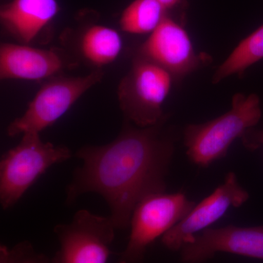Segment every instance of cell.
I'll return each instance as SVG.
<instances>
[{"label": "cell", "instance_id": "cell-9", "mask_svg": "<svg viewBox=\"0 0 263 263\" xmlns=\"http://www.w3.org/2000/svg\"><path fill=\"white\" fill-rule=\"evenodd\" d=\"M249 197L248 192L240 186L236 175L230 172L222 184L162 237V245L169 250H179L193 240L197 232L207 229L219 220L230 208L241 206Z\"/></svg>", "mask_w": 263, "mask_h": 263}, {"label": "cell", "instance_id": "cell-17", "mask_svg": "<svg viewBox=\"0 0 263 263\" xmlns=\"http://www.w3.org/2000/svg\"><path fill=\"white\" fill-rule=\"evenodd\" d=\"M243 146L250 151H254L263 147V129H255L254 128L246 132L242 136Z\"/></svg>", "mask_w": 263, "mask_h": 263}, {"label": "cell", "instance_id": "cell-15", "mask_svg": "<svg viewBox=\"0 0 263 263\" xmlns=\"http://www.w3.org/2000/svg\"><path fill=\"white\" fill-rule=\"evenodd\" d=\"M166 10L157 0H134L121 15V28L130 34H152L165 19Z\"/></svg>", "mask_w": 263, "mask_h": 263}, {"label": "cell", "instance_id": "cell-1", "mask_svg": "<svg viewBox=\"0 0 263 263\" xmlns=\"http://www.w3.org/2000/svg\"><path fill=\"white\" fill-rule=\"evenodd\" d=\"M165 122L139 127L126 120L113 141L77 151L82 164L66 188L65 203L71 205L85 194H98L106 202L117 230L129 228L137 205L148 195L165 192L174 152Z\"/></svg>", "mask_w": 263, "mask_h": 263}, {"label": "cell", "instance_id": "cell-16", "mask_svg": "<svg viewBox=\"0 0 263 263\" xmlns=\"http://www.w3.org/2000/svg\"><path fill=\"white\" fill-rule=\"evenodd\" d=\"M0 263H53L52 259L37 252L27 240L20 242L9 249L0 247Z\"/></svg>", "mask_w": 263, "mask_h": 263}, {"label": "cell", "instance_id": "cell-18", "mask_svg": "<svg viewBox=\"0 0 263 263\" xmlns=\"http://www.w3.org/2000/svg\"><path fill=\"white\" fill-rule=\"evenodd\" d=\"M166 9L174 8L181 3V0H157Z\"/></svg>", "mask_w": 263, "mask_h": 263}, {"label": "cell", "instance_id": "cell-12", "mask_svg": "<svg viewBox=\"0 0 263 263\" xmlns=\"http://www.w3.org/2000/svg\"><path fill=\"white\" fill-rule=\"evenodd\" d=\"M57 0H12L0 11L2 24L23 44L33 41L58 13Z\"/></svg>", "mask_w": 263, "mask_h": 263}, {"label": "cell", "instance_id": "cell-5", "mask_svg": "<svg viewBox=\"0 0 263 263\" xmlns=\"http://www.w3.org/2000/svg\"><path fill=\"white\" fill-rule=\"evenodd\" d=\"M195 206L185 194H152L137 205L132 215L130 235L117 263H143L147 249L159 237L187 215Z\"/></svg>", "mask_w": 263, "mask_h": 263}, {"label": "cell", "instance_id": "cell-4", "mask_svg": "<svg viewBox=\"0 0 263 263\" xmlns=\"http://www.w3.org/2000/svg\"><path fill=\"white\" fill-rule=\"evenodd\" d=\"M174 79L160 66L137 55L118 88L119 106L126 120L139 127L165 122L162 107Z\"/></svg>", "mask_w": 263, "mask_h": 263}, {"label": "cell", "instance_id": "cell-10", "mask_svg": "<svg viewBox=\"0 0 263 263\" xmlns=\"http://www.w3.org/2000/svg\"><path fill=\"white\" fill-rule=\"evenodd\" d=\"M181 250L183 263H203L218 252L263 259V226L207 228Z\"/></svg>", "mask_w": 263, "mask_h": 263}, {"label": "cell", "instance_id": "cell-13", "mask_svg": "<svg viewBox=\"0 0 263 263\" xmlns=\"http://www.w3.org/2000/svg\"><path fill=\"white\" fill-rule=\"evenodd\" d=\"M122 49V37L117 30L110 27L91 26L81 37V53L96 67H103L115 61Z\"/></svg>", "mask_w": 263, "mask_h": 263}, {"label": "cell", "instance_id": "cell-11", "mask_svg": "<svg viewBox=\"0 0 263 263\" xmlns=\"http://www.w3.org/2000/svg\"><path fill=\"white\" fill-rule=\"evenodd\" d=\"M63 67L61 56L53 50L15 43H3L0 47L2 80L41 81L57 75Z\"/></svg>", "mask_w": 263, "mask_h": 263}, {"label": "cell", "instance_id": "cell-3", "mask_svg": "<svg viewBox=\"0 0 263 263\" xmlns=\"http://www.w3.org/2000/svg\"><path fill=\"white\" fill-rule=\"evenodd\" d=\"M68 147L44 142L40 133H27L22 141L2 156L0 160V204L11 209L37 179L54 164L70 160Z\"/></svg>", "mask_w": 263, "mask_h": 263}, {"label": "cell", "instance_id": "cell-7", "mask_svg": "<svg viewBox=\"0 0 263 263\" xmlns=\"http://www.w3.org/2000/svg\"><path fill=\"white\" fill-rule=\"evenodd\" d=\"M116 230L110 216H100L81 209L70 222L57 224L53 228L60 248L52 262L107 263Z\"/></svg>", "mask_w": 263, "mask_h": 263}, {"label": "cell", "instance_id": "cell-2", "mask_svg": "<svg viewBox=\"0 0 263 263\" xmlns=\"http://www.w3.org/2000/svg\"><path fill=\"white\" fill-rule=\"evenodd\" d=\"M262 117L260 100L256 94H235L229 111L209 122L185 128L186 155L193 163L208 167L224 158L232 143L257 125Z\"/></svg>", "mask_w": 263, "mask_h": 263}, {"label": "cell", "instance_id": "cell-8", "mask_svg": "<svg viewBox=\"0 0 263 263\" xmlns=\"http://www.w3.org/2000/svg\"><path fill=\"white\" fill-rule=\"evenodd\" d=\"M138 55L157 64L179 80L208 65L211 57L197 53L186 29L166 17L139 48Z\"/></svg>", "mask_w": 263, "mask_h": 263}, {"label": "cell", "instance_id": "cell-14", "mask_svg": "<svg viewBox=\"0 0 263 263\" xmlns=\"http://www.w3.org/2000/svg\"><path fill=\"white\" fill-rule=\"evenodd\" d=\"M263 60V24L240 41L226 61L216 70L213 76L216 84L233 75L242 76L245 71Z\"/></svg>", "mask_w": 263, "mask_h": 263}, {"label": "cell", "instance_id": "cell-6", "mask_svg": "<svg viewBox=\"0 0 263 263\" xmlns=\"http://www.w3.org/2000/svg\"><path fill=\"white\" fill-rule=\"evenodd\" d=\"M103 76V70H96L84 76L52 78L37 91L23 115L10 123L7 135L40 133L51 127Z\"/></svg>", "mask_w": 263, "mask_h": 263}]
</instances>
